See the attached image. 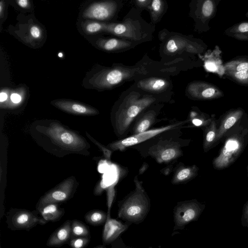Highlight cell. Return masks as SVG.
Segmentation results:
<instances>
[{
    "instance_id": "f6af8a7d",
    "label": "cell",
    "mask_w": 248,
    "mask_h": 248,
    "mask_svg": "<svg viewBox=\"0 0 248 248\" xmlns=\"http://www.w3.org/2000/svg\"><path fill=\"white\" fill-rule=\"evenodd\" d=\"M94 248H106L104 246L102 245H99L98 246H97Z\"/></svg>"
},
{
    "instance_id": "2e32d148",
    "label": "cell",
    "mask_w": 248,
    "mask_h": 248,
    "mask_svg": "<svg viewBox=\"0 0 248 248\" xmlns=\"http://www.w3.org/2000/svg\"><path fill=\"white\" fill-rule=\"evenodd\" d=\"M129 225L116 219L107 218L102 233L103 244L108 245L113 242L127 230Z\"/></svg>"
},
{
    "instance_id": "ffe728a7",
    "label": "cell",
    "mask_w": 248,
    "mask_h": 248,
    "mask_svg": "<svg viewBox=\"0 0 248 248\" xmlns=\"http://www.w3.org/2000/svg\"><path fill=\"white\" fill-rule=\"evenodd\" d=\"M199 170L198 167L196 165H181L174 171L171 182L173 185L186 183L197 175Z\"/></svg>"
},
{
    "instance_id": "d6986e66",
    "label": "cell",
    "mask_w": 248,
    "mask_h": 248,
    "mask_svg": "<svg viewBox=\"0 0 248 248\" xmlns=\"http://www.w3.org/2000/svg\"><path fill=\"white\" fill-rule=\"evenodd\" d=\"M133 43L129 40L115 38H100L96 42L99 48L110 52L128 49L133 46Z\"/></svg>"
},
{
    "instance_id": "f546056e",
    "label": "cell",
    "mask_w": 248,
    "mask_h": 248,
    "mask_svg": "<svg viewBox=\"0 0 248 248\" xmlns=\"http://www.w3.org/2000/svg\"><path fill=\"white\" fill-rule=\"evenodd\" d=\"M149 8L152 20L154 22H156L164 12L165 4L162 0H152Z\"/></svg>"
},
{
    "instance_id": "3957f363",
    "label": "cell",
    "mask_w": 248,
    "mask_h": 248,
    "mask_svg": "<svg viewBox=\"0 0 248 248\" xmlns=\"http://www.w3.org/2000/svg\"><path fill=\"white\" fill-rule=\"evenodd\" d=\"M147 73V69L144 66H113L99 71L93 75L88 82L90 86L94 89L108 90Z\"/></svg>"
},
{
    "instance_id": "ac0fdd59",
    "label": "cell",
    "mask_w": 248,
    "mask_h": 248,
    "mask_svg": "<svg viewBox=\"0 0 248 248\" xmlns=\"http://www.w3.org/2000/svg\"><path fill=\"white\" fill-rule=\"evenodd\" d=\"M72 220L65 221L49 236L46 242L48 247H59L71 239Z\"/></svg>"
},
{
    "instance_id": "ab89813d",
    "label": "cell",
    "mask_w": 248,
    "mask_h": 248,
    "mask_svg": "<svg viewBox=\"0 0 248 248\" xmlns=\"http://www.w3.org/2000/svg\"><path fill=\"white\" fill-rule=\"evenodd\" d=\"M16 2L20 7L23 9H27L30 6V2L28 0H17Z\"/></svg>"
},
{
    "instance_id": "9c48e42d",
    "label": "cell",
    "mask_w": 248,
    "mask_h": 248,
    "mask_svg": "<svg viewBox=\"0 0 248 248\" xmlns=\"http://www.w3.org/2000/svg\"><path fill=\"white\" fill-rule=\"evenodd\" d=\"M187 122L188 120L187 119L184 122L172 124L160 127L149 129L139 134H133L128 137L114 141L108 144V147L113 151H123L127 147L147 140L162 133L175 128L176 127Z\"/></svg>"
},
{
    "instance_id": "603a6c76",
    "label": "cell",
    "mask_w": 248,
    "mask_h": 248,
    "mask_svg": "<svg viewBox=\"0 0 248 248\" xmlns=\"http://www.w3.org/2000/svg\"><path fill=\"white\" fill-rule=\"evenodd\" d=\"M202 129L203 131V149L204 153H207L214 147L217 135V120L215 118L207 126Z\"/></svg>"
},
{
    "instance_id": "cb8c5ba5",
    "label": "cell",
    "mask_w": 248,
    "mask_h": 248,
    "mask_svg": "<svg viewBox=\"0 0 248 248\" xmlns=\"http://www.w3.org/2000/svg\"><path fill=\"white\" fill-rule=\"evenodd\" d=\"M215 118V115L210 116L196 109L190 111L187 120L192 127H201L202 129L207 126Z\"/></svg>"
},
{
    "instance_id": "e0dca14e",
    "label": "cell",
    "mask_w": 248,
    "mask_h": 248,
    "mask_svg": "<svg viewBox=\"0 0 248 248\" xmlns=\"http://www.w3.org/2000/svg\"><path fill=\"white\" fill-rule=\"evenodd\" d=\"M169 82L166 79L159 77H150L142 78L138 81L136 86L138 88L145 92L158 93L168 89Z\"/></svg>"
},
{
    "instance_id": "83f0119b",
    "label": "cell",
    "mask_w": 248,
    "mask_h": 248,
    "mask_svg": "<svg viewBox=\"0 0 248 248\" xmlns=\"http://www.w3.org/2000/svg\"><path fill=\"white\" fill-rule=\"evenodd\" d=\"M90 237V232L85 225L79 220L74 219L71 222V238Z\"/></svg>"
},
{
    "instance_id": "44dd1931",
    "label": "cell",
    "mask_w": 248,
    "mask_h": 248,
    "mask_svg": "<svg viewBox=\"0 0 248 248\" xmlns=\"http://www.w3.org/2000/svg\"><path fill=\"white\" fill-rule=\"evenodd\" d=\"M157 115L156 111L153 109L140 115L134 125L133 134H139L148 130L155 122Z\"/></svg>"
},
{
    "instance_id": "f35d334b",
    "label": "cell",
    "mask_w": 248,
    "mask_h": 248,
    "mask_svg": "<svg viewBox=\"0 0 248 248\" xmlns=\"http://www.w3.org/2000/svg\"><path fill=\"white\" fill-rule=\"evenodd\" d=\"M11 101L14 104H18L22 100V97L17 93H13L11 95Z\"/></svg>"
},
{
    "instance_id": "30bf717a",
    "label": "cell",
    "mask_w": 248,
    "mask_h": 248,
    "mask_svg": "<svg viewBox=\"0 0 248 248\" xmlns=\"http://www.w3.org/2000/svg\"><path fill=\"white\" fill-rule=\"evenodd\" d=\"M105 32L119 36L124 40L139 41L145 37L140 23L128 19L121 23H106Z\"/></svg>"
},
{
    "instance_id": "6da1fadb",
    "label": "cell",
    "mask_w": 248,
    "mask_h": 248,
    "mask_svg": "<svg viewBox=\"0 0 248 248\" xmlns=\"http://www.w3.org/2000/svg\"><path fill=\"white\" fill-rule=\"evenodd\" d=\"M221 140L222 146L212 162L214 168L217 170H224L232 165L247 146L248 115L246 113L226 132Z\"/></svg>"
},
{
    "instance_id": "d590c367",
    "label": "cell",
    "mask_w": 248,
    "mask_h": 248,
    "mask_svg": "<svg viewBox=\"0 0 248 248\" xmlns=\"http://www.w3.org/2000/svg\"><path fill=\"white\" fill-rule=\"evenodd\" d=\"M241 220L242 226L248 228V201L244 205Z\"/></svg>"
},
{
    "instance_id": "5bb4252c",
    "label": "cell",
    "mask_w": 248,
    "mask_h": 248,
    "mask_svg": "<svg viewBox=\"0 0 248 248\" xmlns=\"http://www.w3.org/2000/svg\"><path fill=\"white\" fill-rule=\"evenodd\" d=\"M242 108L231 109L222 115L217 122V135L214 144V147L221 140L226 132L232 127L245 114Z\"/></svg>"
},
{
    "instance_id": "8d00e7d4",
    "label": "cell",
    "mask_w": 248,
    "mask_h": 248,
    "mask_svg": "<svg viewBox=\"0 0 248 248\" xmlns=\"http://www.w3.org/2000/svg\"><path fill=\"white\" fill-rule=\"evenodd\" d=\"M236 31L241 33L248 32V22H244L238 24L236 27Z\"/></svg>"
},
{
    "instance_id": "277c9868",
    "label": "cell",
    "mask_w": 248,
    "mask_h": 248,
    "mask_svg": "<svg viewBox=\"0 0 248 248\" xmlns=\"http://www.w3.org/2000/svg\"><path fill=\"white\" fill-rule=\"evenodd\" d=\"M134 183L135 189L123 201L119 208L118 217L128 222L138 224L146 217L150 210V201L142 182L137 176Z\"/></svg>"
},
{
    "instance_id": "e575fe53",
    "label": "cell",
    "mask_w": 248,
    "mask_h": 248,
    "mask_svg": "<svg viewBox=\"0 0 248 248\" xmlns=\"http://www.w3.org/2000/svg\"><path fill=\"white\" fill-rule=\"evenodd\" d=\"M87 136L89 137V138L96 145H97L100 149L104 153V155L106 157V158L108 161L110 159L111 155L112 154V151L107 148L105 147L100 143L94 140L92 137H91L89 134L87 133Z\"/></svg>"
},
{
    "instance_id": "8992f818",
    "label": "cell",
    "mask_w": 248,
    "mask_h": 248,
    "mask_svg": "<svg viewBox=\"0 0 248 248\" xmlns=\"http://www.w3.org/2000/svg\"><path fill=\"white\" fill-rule=\"evenodd\" d=\"M205 207V204L195 199L178 202L173 210L176 229H182L189 223L197 220Z\"/></svg>"
},
{
    "instance_id": "4fadbf2b",
    "label": "cell",
    "mask_w": 248,
    "mask_h": 248,
    "mask_svg": "<svg viewBox=\"0 0 248 248\" xmlns=\"http://www.w3.org/2000/svg\"><path fill=\"white\" fill-rule=\"evenodd\" d=\"M189 97L195 100H210L220 97L222 93L214 85L204 82L194 81L186 87Z\"/></svg>"
},
{
    "instance_id": "836d02e7",
    "label": "cell",
    "mask_w": 248,
    "mask_h": 248,
    "mask_svg": "<svg viewBox=\"0 0 248 248\" xmlns=\"http://www.w3.org/2000/svg\"><path fill=\"white\" fill-rule=\"evenodd\" d=\"M214 8V4L212 1L210 0L204 1L202 8V16L205 17H209L212 15Z\"/></svg>"
},
{
    "instance_id": "d6a6232c",
    "label": "cell",
    "mask_w": 248,
    "mask_h": 248,
    "mask_svg": "<svg viewBox=\"0 0 248 248\" xmlns=\"http://www.w3.org/2000/svg\"><path fill=\"white\" fill-rule=\"evenodd\" d=\"M69 245L72 248H85L89 244L90 237H79L70 239Z\"/></svg>"
},
{
    "instance_id": "ee69618b",
    "label": "cell",
    "mask_w": 248,
    "mask_h": 248,
    "mask_svg": "<svg viewBox=\"0 0 248 248\" xmlns=\"http://www.w3.org/2000/svg\"><path fill=\"white\" fill-rule=\"evenodd\" d=\"M164 171L163 172V173H164V174H170L171 170V168H164Z\"/></svg>"
},
{
    "instance_id": "74e56055",
    "label": "cell",
    "mask_w": 248,
    "mask_h": 248,
    "mask_svg": "<svg viewBox=\"0 0 248 248\" xmlns=\"http://www.w3.org/2000/svg\"><path fill=\"white\" fill-rule=\"evenodd\" d=\"M137 5L141 8L150 7L152 2L151 0H137L136 1Z\"/></svg>"
},
{
    "instance_id": "7c38bea8",
    "label": "cell",
    "mask_w": 248,
    "mask_h": 248,
    "mask_svg": "<svg viewBox=\"0 0 248 248\" xmlns=\"http://www.w3.org/2000/svg\"><path fill=\"white\" fill-rule=\"evenodd\" d=\"M74 190V180L68 178L41 197L36 205V209L50 203H58L70 198Z\"/></svg>"
},
{
    "instance_id": "5b68a950",
    "label": "cell",
    "mask_w": 248,
    "mask_h": 248,
    "mask_svg": "<svg viewBox=\"0 0 248 248\" xmlns=\"http://www.w3.org/2000/svg\"><path fill=\"white\" fill-rule=\"evenodd\" d=\"M44 132L53 141L65 149L78 151L86 146L85 140L80 136L57 123H50Z\"/></svg>"
},
{
    "instance_id": "ba28073f",
    "label": "cell",
    "mask_w": 248,
    "mask_h": 248,
    "mask_svg": "<svg viewBox=\"0 0 248 248\" xmlns=\"http://www.w3.org/2000/svg\"><path fill=\"white\" fill-rule=\"evenodd\" d=\"M147 154L158 163H168L183 155L180 144L171 140H160L152 145Z\"/></svg>"
},
{
    "instance_id": "8fae6325",
    "label": "cell",
    "mask_w": 248,
    "mask_h": 248,
    "mask_svg": "<svg viewBox=\"0 0 248 248\" xmlns=\"http://www.w3.org/2000/svg\"><path fill=\"white\" fill-rule=\"evenodd\" d=\"M117 9L118 4L113 0L95 2L84 10L82 16L87 19L107 20L114 16Z\"/></svg>"
},
{
    "instance_id": "4dcf8cb0",
    "label": "cell",
    "mask_w": 248,
    "mask_h": 248,
    "mask_svg": "<svg viewBox=\"0 0 248 248\" xmlns=\"http://www.w3.org/2000/svg\"><path fill=\"white\" fill-rule=\"evenodd\" d=\"M43 32L40 27L36 24H31L28 28L27 36L25 37L28 41H38L42 38ZM27 39L26 40L27 41Z\"/></svg>"
},
{
    "instance_id": "7a4b0ae2",
    "label": "cell",
    "mask_w": 248,
    "mask_h": 248,
    "mask_svg": "<svg viewBox=\"0 0 248 248\" xmlns=\"http://www.w3.org/2000/svg\"><path fill=\"white\" fill-rule=\"evenodd\" d=\"M156 100L151 94L143 95L135 91L126 93L114 114L113 126L118 136H124L133 122Z\"/></svg>"
},
{
    "instance_id": "d4e9b609",
    "label": "cell",
    "mask_w": 248,
    "mask_h": 248,
    "mask_svg": "<svg viewBox=\"0 0 248 248\" xmlns=\"http://www.w3.org/2000/svg\"><path fill=\"white\" fill-rule=\"evenodd\" d=\"M188 41L185 38L179 36L173 37L170 39L166 44V50L170 54H174L177 52L184 50L193 52L194 50Z\"/></svg>"
},
{
    "instance_id": "bcb514c9",
    "label": "cell",
    "mask_w": 248,
    "mask_h": 248,
    "mask_svg": "<svg viewBox=\"0 0 248 248\" xmlns=\"http://www.w3.org/2000/svg\"><path fill=\"white\" fill-rule=\"evenodd\" d=\"M247 176L248 177V167H247Z\"/></svg>"
},
{
    "instance_id": "1f68e13d",
    "label": "cell",
    "mask_w": 248,
    "mask_h": 248,
    "mask_svg": "<svg viewBox=\"0 0 248 248\" xmlns=\"http://www.w3.org/2000/svg\"><path fill=\"white\" fill-rule=\"evenodd\" d=\"M226 74L233 80L244 85H248V71L225 72Z\"/></svg>"
},
{
    "instance_id": "9a60e30c",
    "label": "cell",
    "mask_w": 248,
    "mask_h": 248,
    "mask_svg": "<svg viewBox=\"0 0 248 248\" xmlns=\"http://www.w3.org/2000/svg\"><path fill=\"white\" fill-rule=\"evenodd\" d=\"M51 104L66 112L78 115H95L99 113L98 110L83 103L67 99L53 100Z\"/></svg>"
},
{
    "instance_id": "52a82bcc",
    "label": "cell",
    "mask_w": 248,
    "mask_h": 248,
    "mask_svg": "<svg viewBox=\"0 0 248 248\" xmlns=\"http://www.w3.org/2000/svg\"><path fill=\"white\" fill-rule=\"evenodd\" d=\"M37 213L25 209H11L6 215L8 227L12 230H29L37 225L46 224Z\"/></svg>"
},
{
    "instance_id": "7bdbcfd3",
    "label": "cell",
    "mask_w": 248,
    "mask_h": 248,
    "mask_svg": "<svg viewBox=\"0 0 248 248\" xmlns=\"http://www.w3.org/2000/svg\"><path fill=\"white\" fill-rule=\"evenodd\" d=\"M8 98V94L5 92H1L0 93V101L1 103L5 101Z\"/></svg>"
},
{
    "instance_id": "60d3db41",
    "label": "cell",
    "mask_w": 248,
    "mask_h": 248,
    "mask_svg": "<svg viewBox=\"0 0 248 248\" xmlns=\"http://www.w3.org/2000/svg\"><path fill=\"white\" fill-rule=\"evenodd\" d=\"M5 3L4 1L3 0H1L0 2V18H2V16L4 15V13L5 12Z\"/></svg>"
},
{
    "instance_id": "4316f807",
    "label": "cell",
    "mask_w": 248,
    "mask_h": 248,
    "mask_svg": "<svg viewBox=\"0 0 248 248\" xmlns=\"http://www.w3.org/2000/svg\"><path fill=\"white\" fill-rule=\"evenodd\" d=\"M106 25V23L87 20L82 24V29L86 34H94L105 31Z\"/></svg>"
},
{
    "instance_id": "f1b7e54d",
    "label": "cell",
    "mask_w": 248,
    "mask_h": 248,
    "mask_svg": "<svg viewBox=\"0 0 248 248\" xmlns=\"http://www.w3.org/2000/svg\"><path fill=\"white\" fill-rule=\"evenodd\" d=\"M225 72L248 71V60L237 59L226 63L224 65Z\"/></svg>"
},
{
    "instance_id": "7402d4cb",
    "label": "cell",
    "mask_w": 248,
    "mask_h": 248,
    "mask_svg": "<svg viewBox=\"0 0 248 248\" xmlns=\"http://www.w3.org/2000/svg\"><path fill=\"white\" fill-rule=\"evenodd\" d=\"M42 219L46 223L59 220L64 214L63 209L60 208L57 203L45 205L37 210Z\"/></svg>"
},
{
    "instance_id": "b9f144b4",
    "label": "cell",
    "mask_w": 248,
    "mask_h": 248,
    "mask_svg": "<svg viewBox=\"0 0 248 248\" xmlns=\"http://www.w3.org/2000/svg\"><path fill=\"white\" fill-rule=\"evenodd\" d=\"M149 165L147 163H144L139 170V174H143L148 168Z\"/></svg>"
},
{
    "instance_id": "484cf974",
    "label": "cell",
    "mask_w": 248,
    "mask_h": 248,
    "mask_svg": "<svg viewBox=\"0 0 248 248\" xmlns=\"http://www.w3.org/2000/svg\"><path fill=\"white\" fill-rule=\"evenodd\" d=\"M84 218L91 225L99 226L106 222L107 213L101 210H92L85 215Z\"/></svg>"
}]
</instances>
